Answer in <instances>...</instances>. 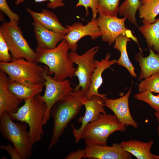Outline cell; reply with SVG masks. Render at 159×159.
Returning a JSON list of instances; mask_svg holds the SVG:
<instances>
[{
	"label": "cell",
	"instance_id": "1",
	"mask_svg": "<svg viewBox=\"0 0 159 159\" xmlns=\"http://www.w3.org/2000/svg\"><path fill=\"white\" fill-rule=\"evenodd\" d=\"M69 44L64 39L54 49H48L37 47L34 62L47 66L48 74H54L53 77L56 80H63L67 77L72 79L76 69L69 58Z\"/></svg>",
	"mask_w": 159,
	"mask_h": 159
},
{
	"label": "cell",
	"instance_id": "2",
	"mask_svg": "<svg viewBox=\"0 0 159 159\" xmlns=\"http://www.w3.org/2000/svg\"><path fill=\"white\" fill-rule=\"evenodd\" d=\"M24 101V105L17 112L8 114L13 120L28 125L31 141L34 145L42 140L44 135L42 122L46 107L39 94Z\"/></svg>",
	"mask_w": 159,
	"mask_h": 159
},
{
	"label": "cell",
	"instance_id": "3",
	"mask_svg": "<svg viewBox=\"0 0 159 159\" xmlns=\"http://www.w3.org/2000/svg\"><path fill=\"white\" fill-rule=\"evenodd\" d=\"M54 105L50 114L53 118L52 135L47 148L50 150L58 142L68 124L79 113L83 105L72 91L64 99Z\"/></svg>",
	"mask_w": 159,
	"mask_h": 159
},
{
	"label": "cell",
	"instance_id": "4",
	"mask_svg": "<svg viewBox=\"0 0 159 159\" xmlns=\"http://www.w3.org/2000/svg\"><path fill=\"white\" fill-rule=\"evenodd\" d=\"M28 125L15 122L6 112L0 115V131L2 136L10 141L16 149L21 159L31 157L33 144L30 137Z\"/></svg>",
	"mask_w": 159,
	"mask_h": 159
},
{
	"label": "cell",
	"instance_id": "5",
	"mask_svg": "<svg viewBox=\"0 0 159 159\" xmlns=\"http://www.w3.org/2000/svg\"><path fill=\"white\" fill-rule=\"evenodd\" d=\"M122 124L115 115L101 113L97 119L87 124L83 129L81 139L87 145H106L109 136L114 132L125 131Z\"/></svg>",
	"mask_w": 159,
	"mask_h": 159
},
{
	"label": "cell",
	"instance_id": "6",
	"mask_svg": "<svg viewBox=\"0 0 159 159\" xmlns=\"http://www.w3.org/2000/svg\"><path fill=\"white\" fill-rule=\"evenodd\" d=\"M44 69V67L24 58H12L10 62H0L1 70L10 80L24 83L44 82L42 74Z\"/></svg>",
	"mask_w": 159,
	"mask_h": 159
},
{
	"label": "cell",
	"instance_id": "7",
	"mask_svg": "<svg viewBox=\"0 0 159 159\" xmlns=\"http://www.w3.org/2000/svg\"><path fill=\"white\" fill-rule=\"evenodd\" d=\"M0 32L7 43L13 59L24 58L35 62L36 52L24 38L18 22H4L1 25Z\"/></svg>",
	"mask_w": 159,
	"mask_h": 159
},
{
	"label": "cell",
	"instance_id": "8",
	"mask_svg": "<svg viewBox=\"0 0 159 159\" xmlns=\"http://www.w3.org/2000/svg\"><path fill=\"white\" fill-rule=\"evenodd\" d=\"M48 67L45 65L42 74L45 88L44 94L41 96V98L46 107L42 122L43 125L47 124L50 118V111L53 106L58 102L67 97L73 90L69 80H56L48 74Z\"/></svg>",
	"mask_w": 159,
	"mask_h": 159
},
{
	"label": "cell",
	"instance_id": "9",
	"mask_svg": "<svg viewBox=\"0 0 159 159\" xmlns=\"http://www.w3.org/2000/svg\"><path fill=\"white\" fill-rule=\"evenodd\" d=\"M99 49L98 47L91 48L82 55L71 52L68 53V57L77 67L74 76L77 77L79 83L74 89H81L83 95L86 96L91 81L92 76L96 67L95 55Z\"/></svg>",
	"mask_w": 159,
	"mask_h": 159
},
{
	"label": "cell",
	"instance_id": "10",
	"mask_svg": "<svg viewBox=\"0 0 159 159\" xmlns=\"http://www.w3.org/2000/svg\"><path fill=\"white\" fill-rule=\"evenodd\" d=\"M72 91L82 102L85 109L84 116H80L78 118V122L81 124L80 127L77 129L71 124L75 142L77 143L81 139L82 132L85 127L89 123L97 119L101 113H106L104 108L105 100L96 95L88 99L83 95L81 89H74Z\"/></svg>",
	"mask_w": 159,
	"mask_h": 159
},
{
	"label": "cell",
	"instance_id": "11",
	"mask_svg": "<svg viewBox=\"0 0 159 159\" xmlns=\"http://www.w3.org/2000/svg\"><path fill=\"white\" fill-rule=\"evenodd\" d=\"M127 19L125 17L120 18L117 16H109L99 14L97 23L102 34V40L108 42L110 46L119 36L126 34L139 45L137 38L125 26V22Z\"/></svg>",
	"mask_w": 159,
	"mask_h": 159
},
{
	"label": "cell",
	"instance_id": "12",
	"mask_svg": "<svg viewBox=\"0 0 159 159\" xmlns=\"http://www.w3.org/2000/svg\"><path fill=\"white\" fill-rule=\"evenodd\" d=\"M68 33L63 37L69 45L72 52H76L78 47L77 43L82 38L89 36L92 40L101 37L102 34L98 27L97 19L92 18L91 21L85 25L80 22L75 23L65 27Z\"/></svg>",
	"mask_w": 159,
	"mask_h": 159
},
{
	"label": "cell",
	"instance_id": "13",
	"mask_svg": "<svg viewBox=\"0 0 159 159\" xmlns=\"http://www.w3.org/2000/svg\"><path fill=\"white\" fill-rule=\"evenodd\" d=\"M84 158L97 159H131V154L124 150L120 144L114 143L111 146L100 145H87L84 149Z\"/></svg>",
	"mask_w": 159,
	"mask_h": 159
},
{
	"label": "cell",
	"instance_id": "14",
	"mask_svg": "<svg viewBox=\"0 0 159 159\" xmlns=\"http://www.w3.org/2000/svg\"><path fill=\"white\" fill-rule=\"evenodd\" d=\"M131 90L130 88L125 95L119 98L113 99L106 98L104 100L105 106L113 112L122 124L127 126L131 125L137 128L138 124L133 118L129 106Z\"/></svg>",
	"mask_w": 159,
	"mask_h": 159
},
{
	"label": "cell",
	"instance_id": "15",
	"mask_svg": "<svg viewBox=\"0 0 159 159\" xmlns=\"http://www.w3.org/2000/svg\"><path fill=\"white\" fill-rule=\"evenodd\" d=\"M8 78L4 72L0 71V115L4 112L7 114L16 113L23 100L8 89Z\"/></svg>",
	"mask_w": 159,
	"mask_h": 159
},
{
	"label": "cell",
	"instance_id": "16",
	"mask_svg": "<svg viewBox=\"0 0 159 159\" xmlns=\"http://www.w3.org/2000/svg\"><path fill=\"white\" fill-rule=\"evenodd\" d=\"M32 24L38 48L54 49L63 40V37L66 34L48 29L34 21Z\"/></svg>",
	"mask_w": 159,
	"mask_h": 159
},
{
	"label": "cell",
	"instance_id": "17",
	"mask_svg": "<svg viewBox=\"0 0 159 159\" xmlns=\"http://www.w3.org/2000/svg\"><path fill=\"white\" fill-rule=\"evenodd\" d=\"M110 54L107 53L104 59L100 61L96 60V67L93 72L91 83L86 96L88 99H90L93 96H97L105 100L107 94L99 93L98 89L103 83L102 74L106 69L109 68L116 62V60H110Z\"/></svg>",
	"mask_w": 159,
	"mask_h": 159
},
{
	"label": "cell",
	"instance_id": "18",
	"mask_svg": "<svg viewBox=\"0 0 159 159\" xmlns=\"http://www.w3.org/2000/svg\"><path fill=\"white\" fill-rule=\"evenodd\" d=\"M26 10L34 21L51 30L66 34L68 30L63 26L56 15L47 9H44L40 12L34 11L28 8Z\"/></svg>",
	"mask_w": 159,
	"mask_h": 159
},
{
	"label": "cell",
	"instance_id": "19",
	"mask_svg": "<svg viewBox=\"0 0 159 159\" xmlns=\"http://www.w3.org/2000/svg\"><path fill=\"white\" fill-rule=\"evenodd\" d=\"M44 82L24 83L8 79L7 87L12 93L22 100L34 97L42 92Z\"/></svg>",
	"mask_w": 159,
	"mask_h": 159
},
{
	"label": "cell",
	"instance_id": "20",
	"mask_svg": "<svg viewBox=\"0 0 159 159\" xmlns=\"http://www.w3.org/2000/svg\"><path fill=\"white\" fill-rule=\"evenodd\" d=\"M149 49L150 54L147 57H143L142 50L135 55V59L139 62L141 68L139 81L159 73V54L155 53L153 47Z\"/></svg>",
	"mask_w": 159,
	"mask_h": 159
},
{
	"label": "cell",
	"instance_id": "21",
	"mask_svg": "<svg viewBox=\"0 0 159 159\" xmlns=\"http://www.w3.org/2000/svg\"><path fill=\"white\" fill-rule=\"evenodd\" d=\"M153 141L146 143L135 140L122 141L120 144L122 149L138 159H155L154 155L150 152Z\"/></svg>",
	"mask_w": 159,
	"mask_h": 159
},
{
	"label": "cell",
	"instance_id": "22",
	"mask_svg": "<svg viewBox=\"0 0 159 159\" xmlns=\"http://www.w3.org/2000/svg\"><path fill=\"white\" fill-rule=\"evenodd\" d=\"M138 11L140 18L142 19L143 25L155 22L159 14V0H141Z\"/></svg>",
	"mask_w": 159,
	"mask_h": 159
},
{
	"label": "cell",
	"instance_id": "23",
	"mask_svg": "<svg viewBox=\"0 0 159 159\" xmlns=\"http://www.w3.org/2000/svg\"><path fill=\"white\" fill-rule=\"evenodd\" d=\"M131 41V39L126 34L121 35L116 39L114 48L120 53V57L116 63L118 65L126 68L131 75L135 77L137 74L135 72V68L129 59L127 51V43Z\"/></svg>",
	"mask_w": 159,
	"mask_h": 159
},
{
	"label": "cell",
	"instance_id": "24",
	"mask_svg": "<svg viewBox=\"0 0 159 159\" xmlns=\"http://www.w3.org/2000/svg\"><path fill=\"white\" fill-rule=\"evenodd\" d=\"M138 27L146 39L149 48L153 47V50L159 54V19L153 23Z\"/></svg>",
	"mask_w": 159,
	"mask_h": 159
},
{
	"label": "cell",
	"instance_id": "25",
	"mask_svg": "<svg viewBox=\"0 0 159 159\" xmlns=\"http://www.w3.org/2000/svg\"><path fill=\"white\" fill-rule=\"evenodd\" d=\"M141 4L140 0H125L119 7V14L126 17L132 24L138 26L136 14Z\"/></svg>",
	"mask_w": 159,
	"mask_h": 159
},
{
	"label": "cell",
	"instance_id": "26",
	"mask_svg": "<svg viewBox=\"0 0 159 159\" xmlns=\"http://www.w3.org/2000/svg\"><path fill=\"white\" fill-rule=\"evenodd\" d=\"M120 0H98L97 9L100 14L117 16Z\"/></svg>",
	"mask_w": 159,
	"mask_h": 159
},
{
	"label": "cell",
	"instance_id": "27",
	"mask_svg": "<svg viewBox=\"0 0 159 159\" xmlns=\"http://www.w3.org/2000/svg\"><path fill=\"white\" fill-rule=\"evenodd\" d=\"M138 90L140 93L148 90L159 93V73L153 74L143 80L139 84Z\"/></svg>",
	"mask_w": 159,
	"mask_h": 159
},
{
	"label": "cell",
	"instance_id": "28",
	"mask_svg": "<svg viewBox=\"0 0 159 159\" xmlns=\"http://www.w3.org/2000/svg\"><path fill=\"white\" fill-rule=\"evenodd\" d=\"M136 100L145 102L156 112H159V95H155L152 92L146 90L134 96Z\"/></svg>",
	"mask_w": 159,
	"mask_h": 159
},
{
	"label": "cell",
	"instance_id": "29",
	"mask_svg": "<svg viewBox=\"0 0 159 159\" xmlns=\"http://www.w3.org/2000/svg\"><path fill=\"white\" fill-rule=\"evenodd\" d=\"M5 40L0 32V62H9L12 59L11 55Z\"/></svg>",
	"mask_w": 159,
	"mask_h": 159
},
{
	"label": "cell",
	"instance_id": "30",
	"mask_svg": "<svg viewBox=\"0 0 159 159\" xmlns=\"http://www.w3.org/2000/svg\"><path fill=\"white\" fill-rule=\"evenodd\" d=\"M98 0H78L76 6V7L83 6L86 10V15L89 14L88 9H91L93 18H96L97 13V7Z\"/></svg>",
	"mask_w": 159,
	"mask_h": 159
},
{
	"label": "cell",
	"instance_id": "31",
	"mask_svg": "<svg viewBox=\"0 0 159 159\" xmlns=\"http://www.w3.org/2000/svg\"><path fill=\"white\" fill-rule=\"evenodd\" d=\"M0 9L8 16L10 21L18 22L20 20L18 15L13 11L9 8L6 0H0Z\"/></svg>",
	"mask_w": 159,
	"mask_h": 159
},
{
	"label": "cell",
	"instance_id": "32",
	"mask_svg": "<svg viewBox=\"0 0 159 159\" xmlns=\"http://www.w3.org/2000/svg\"><path fill=\"white\" fill-rule=\"evenodd\" d=\"M25 0H16L15 4L18 5L24 1ZM36 2H40L45 1H49L47 5V6L49 8L55 9L59 7L65 6L63 0H34Z\"/></svg>",
	"mask_w": 159,
	"mask_h": 159
},
{
	"label": "cell",
	"instance_id": "33",
	"mask_svg": "<svg viewBox=\"0 0 159 159\" xmlns=\"http://www.w3.org/2000/svg\"><path fill=\"white\" fill-rule=\"evenodd\" d=\"M0 149L7 151L12 159H21L19 153L13 145L8 144L6 145H2Z\"/></svg>",
	"mask_w": 159,
	"mask_h": 159
},
{
	"label": "cell",
	"instance_id": "34",
	"mask_svg": "<svg viewBox=\"0 0 159 159\" xmlns=\"http://www.w3.org/2000/svg\"><path fill=\"white\" fill-rule=\"evenodd\" d=\"M85 154V150L79 149L75 151H73L67 156L66 159H80L84 158Z\"/></svg>",
	"mask_w": 159,
	"mask_h": 159
},
{
	"label": "cell",
	"instance_id": "35",
	"mask_svg": "<svg viewBox=\"0 0 159 159\" xmlns=\"http://www.w3.org/2000/svg\"><path fill=\"white\" fill-rule=\"evenodd\" d=\"M154 115L157 119L158 122L157 132L158 135L159 136V112H154Z\"/></svg>",
	"mask_w": 159,
	"mask_h": 159
},
{
	"label": "cell",
	"instance_id": "36",
	"mask_svg": "<svg viewBox=\"0 0 159 159\" xmlns=\"http://www.w3.org/2000/svg\"><path fill=\"white\" fill-rule=\"evenodd\" d=\"M155 159H159V155H154Z\"/></svg>",
	"mask_w": 159,
	"mask_h": 159
}]
</instances>
